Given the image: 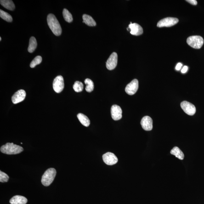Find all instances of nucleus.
<instances>
[{"label":"nucleus","instance_id":"nucleus-1","mask_svg":"<svg viewBox=\"0 0 204 204\" xmlns=\"http://www.w3.org/2000/svg\"><path fill=\"white\" fill-rule=\"evenodd\" d=\"M48 25L52 32L56 36H59L62 33L61 26L56 17L54 14H49L47 16Z\"/></svg>","mask_w":204,"mask_h":204},{"label":"nucleus","instance_id":"nucleus-26","mask_svg":"<svg viewBox=\"0 0 204 204\" xmlns=\"http://www.w3.org/2000/svg\"><path fill=\"white\" fill-rule=\"evenodd\" d=\"M9 179V177L6 173L2 171H0V182L2 183L7 182Z\"/></svg>","mask_w":204,"mask_h":204},{"label":"nucleus","instance_id":"nucleus-7","mask_svg":"<svg viewBox=\"0 0 204 204\" xmlns=\"http://www.w3.org/2000/svg\"><path fill=\"white\" fill-rule=\"evenodd\" d=\"M181 107L183 111L189 115H194L196 112V108L195 105L187 101L182 102L180 104Z\"/></svg>","mask_w":204,"mask_h":204},{"label":"nucleus","instance_id":"nucleus-24","mask_svg":"<svg viewBox=\"0 0 204 204\" xmlns=\"http://www.w3.org/2000/svg\"><path fill=\"white\" fill-rule=\"evenodd\" d=\"M84 86L82 82L76 81L75 82L73 86L74 90L76 92H80L83 90Z\"/></svg>","mask_w":204,"mask_h":204},{"label":"nucleus","instance_id":"nucleus-3","mask_svg":"<svg viewBox=\"0 0 204 204\" xmlns=\"http://www.w3.org/2000/svg\"><path fill=\"white\" fill-rule=\"evenodd\" d=\"M56 172L54 168L48 169L42 175L41 182L45 186H49L53 182L56 175Z\"/></svg>","mask_w":204,"mask_h":204},{"label":"nucleus","instance_id":"nucleus-23","mask_svg":"<svg viewBox=\"0 0 204 204\" xmlns=\"http://www.w3.org/2000/svg\"><path fill=\"white\" fill-rule=\"evenodd\" d=\"M63 16L65 21L70 23L73 21V17L70 12L67 9L64 8L63 11Z\"/></svg>","mask_w":204,"mask_h":204},{"label":"nucleus","instance_id":"nucleus-16","mask_svg":"<svg viewBox=\"0 0 204 204\" xmlns=\"http://www.w3.org/2000/svg\"><path fill=\"white\" fill-rule=\"evenodd\" d=\"M0 3L1 5L8 10L13 11L15 9V5L12 1L1 0Z\"/></svg>","mask_w":204,"mask_h":204},{"label":"nucleus","instance_id":"nucleus-22","mask_svg":"<svg viewBox=\"0 0 204 204\" xmlns=\"http://www.w3.org/2000/svg\"><path fill=\"white\" fill-rule=\"evenodd\" d=\"M0 17L3 20H6L8 22H12L13 20V18L11 16L2 10H0Z\"/></svg>","mask_w":204,"mask_h":204},{"label":"nucleus","instance_id":"nucleus-28","mask_svg":"<svg viewBox=\"0 0 204 204\" xmlns=\"http://www.w3.org/2000/svg\"><path fill=\"white\" fill-rule=\"evenodd\" d=\"M182 64L181 63H178L177 64V65H176L175 69L177 70H180L181 68H182Z\"/></svg>","mask_w":204,"mask_h":204},{"label":"nucleus","instance_id":"nucleus-12","mask_svg":"<svg viewBox=\"0 0 204 204\" xmlns=\"http://www.w3.org/2000/svg\"><path fill=\"white\" fill-rule=\"evenodd\" d=\"M112 117L115 121L120 120L122 117V110L120 106L114 105L111 109Z\"/></svg>","mask_w":204,"mask_h":204},{"label":"nucleus","instance_id":"nucleus-4","mask_svg":"<svg viewBox=\"0 0 204 204\" xmlns=\"http://www.w3.org/2000/svg\"><path fill=\"white\" fill-rule=\"evenodd\" d=\"M187 43L193 48L200 49L203 45L204 39L200 36H191L187 39Z\"/></svg>","mask_w":204,"mask_h":204},{"label":"nucleus","instance_id":"nucleus-5","mask_svg":"<svg viewBox=\"0 0 204 204\" xmlns=\"http://www.w3.org/2000/svg\"><path fill=\"white\" fill-rule=\"evenodd\" d=\"M179 20L178 19L174 18L169 17L161 19L158 23V27H170L175 25L178 23Z\"/></svg>","mask_w":204,"mask_h":204},{"label":"nucleus","instance_id":"nucleus-13","mask_svg":"<svg viewBox=\"0 0 204 204\" xmlns=\"http://www.w3.org/2000/svg\"><path fill=\"white\" fill-rule=\"evenodd\" d=\"M141 124L144 130L150 131L153 128V121L152 119L149 116H145L142 119Z\"/></svg>","mask_w":204,"mask_h":204},{"label":"nucleus","instance_id":"nucleus-21","mask_svg":"<svg viewBox=\"0 0 204 204\" xmlns=\"http://www.w3.org/2000/svg\"><path fill=\"white\" fill-rule=\"evenodd\" d=\"M85 84L87 86L86 87V90L88 92H91L94 89V83L92 80L90 79L87 78L84 81Z\"/></svg>","mask_w":204,"mask_h":204},{"label":"nucleus","instance_id":"nucleus-15","mask_svg":"<svg viewBox=\"0 0 204 204\" xmlns=\"http://www.w3.org/2000/svg\"><path fill=\"white\" fill-rule=\"evenodd\" d=\"M10 202L11 204H26L27 200L26 198L20 195H16L10 199Z\"/></svg>","mask_w":204,"mask_h":204},{"label":"nucleus","instance_id":"nucleus-30","mask_svg":"<svg viewBox=\"0 0 204 204\" xmlns=\"http://www.w3.org/2000/svg\"><path fill=\"white\" fill-rule=\"evenodd\" d=\"M1 39H2V38L1 37H0V41H1Z\"/></svg>","mask_w":204,"mask_h":204},{"label":"nucleus","instance_id":"nucleus-9","mask_svg":"<svg viewBox=\"0 0 204 204\" xmlns=\"http://www.w3.org/2000/svg\"><path fill=\"white\" fill-rule=\"evenodd\" d=\"M118 55L117 53L114 52L108 58L106 63V67L109 70L115 69L117 64Z\"/></svg>","mask_w":204,"mask_h":204},{"label":"nucleus","instance_id":"nucleus-17","mask_svg":"<svg viewBox=\"0 0 204 204\" xmlns=\"http://www.w3.org/2000/svg\"><path fill=\"white\" fill-rule=\"evenodd\" d=\"M171 154L172 155H174L176 157L180 159L183 160L184 158V155L183 152L177 147H175L171 150Z\"/></svg>","mask_w":204,"mask_h":204},{"label":"nucleus","instance_id":"nucleus-25","mask_svg":"<svg viewBox=\"0 0 204 204\" xmlns=\"http://www.w3.org/2000/svg\"><path fill=\"white\" fill-rule=\"evenodd\" d=\"M42 58L40 56H37L34 58L33 60L31 61L30 64V67L33 68L35 67L36 65L39 64L42 62Z\"/></svg>","mask_w":204,"mask_h":204},{"label":"nucleus","instance_id":"nucleus-14","mask_svg":"<svg viewBox=\"0 0 204 204\" xmlns=\"http://www.w3.org/2000/svg\"><path fill=\"white\" fill-rule=\"evenodd\" d=\"M128 28L131 30L130 33L132 35L139 36L143 33V28L140 25L137 23L130 24Z\"/></svg>","mask_w":204,"mask_h":204},{"label":"nucleus","instance_id":"nucleus-18","mask_svg":"<svg viewBox=\"0 0 204 204\" xmlns=\"http://www.w3.org/2000/svg\"><path fill=\"white\" fill-rule=\"evenodd\" d=\"M82 18L83 20V22L85 23L88 26H95L96 25V22L90 16L84 14L82 16Z\"/></svg>","mask_w":204,"mask_h":204},{"label":"nucleus","instance_id":"nucleus-6","mask_svg":"<svg viewBox=\"0 0 204 204\" xmlns=\"http://www.w3.org/2000/svg\"><path fill=\"white\" fill-rule=\"evenodd\" d=\"M53 88L56 93H59L64 89V80L61 75L57 76L53 81Z\"/></svg>","mask_w":204,"mask_h":204},{"label":"nucleus","instance_id":"nucleus-20","mask_svg":"<svg viewBox=\"0 0 204 204\" xmlns=\"http://www.w3.org/2000/svg\"><path fill=\"white\" fill-rule=\"evenodd\" d=\"M37 46V41L36 38L34 37H31L29 41V45L28 51L30 53H32L36 49Z\"/></svg>","mask_w":204,"mask_h":204},{"label":"nucleus","instance_id":"nucleus-29","mask_svg":"<svg viewBox=\"0 0 204 204\" xmlns=\"http://www.w3.org/2000/svg\"><path fill=\"white\" fill-rule=\"evenodd\" d=\"M188 70V67L187 66H184L182 69L181 72L182 73H185Z\"/></svg>","mask_w":204,"mask_h":204},{"label":"nucleus","instance_id":"nucleus-10","mask_svg":"<svg viewBox=\"0 0 204 204\" xmlns=\"http://www.w3.org/2000/svg\"><path fill=\"white\" fill-rule=\"evenodd\" d=\"M103 161L106 164L113 165L115 164L118 161V159L115 154L111 152H107L103 155Z\"/></svg>","mask_w":204,"mask_h":204},{"label":"nucleus","instance_id":"nucleus-19","mask_svg":"<svg viewBox=\"0 0 204 204\" xmlns=\"http://www.w3.org/2000/svg\"><path fill=\"white\" fill-rule=\"evenodd\" d=\"M77 117L80 122L83 126L88 127L90 124V121L87 116L84 114L80 113L78 114Z\"/></svg>","mask_w":204,"mask_h":204},{"label":"nucleus","instance_id":"nucleus-2","mask_svg":"<svg viewBox=\"0 0 204 204\" xmlns=\"http://www.w3.org/2000/svg\"><path fill=\"white\" fill-rule=\"evenodd\" d=\"M24 150L21 146L13 143H7L1 148V152L8 155H14L22 152Z\"/></svg>","mask_w":204,"mask_h":204},{"label":"nucleus","instance_id":"nucleus-27","mask_svg":"<svg viewBox=\"0 0 204 204\" xmlns=\"http://www.w3.org/2000/svg\"><path fill=\"white\" fill-rule=\"evenodd\" d=\"M186 1L193 5H197V1H195V0H188Z\"/></svg>","mask_w":204,"mask_h":204},{"label":"nucleus","instance_id":"nucleus-11","mask_svg":"<svg viewBox=\"0 0 204 204\" xmlns=\"http://www.w3.org/2000/svg\"><path fill=\"white\" fill-rule=\"evenodd\" d=\"M26 93L24 90H19L16 92L12 98V100L13 104H16L20 103L25 99Z\"/></svg>","mask_w":204,"mask_h":204},{"label":"nucleus","instance_id":"nucleus-8","mask_svg":"<svg viewBox=\"0 0 204 204\" xmlns=\"http://www.w3.org/2000/svg\"><path fill=\"white\" fill-rule=\"evenodd\" d=\"M138 88V81L137 79L132 80L130 83L126 86L125 88L126 93L130 95L135 94Z\"/></svg>","mask_w":204,"mask_h":204}]
</instances>
